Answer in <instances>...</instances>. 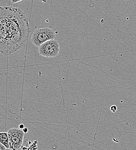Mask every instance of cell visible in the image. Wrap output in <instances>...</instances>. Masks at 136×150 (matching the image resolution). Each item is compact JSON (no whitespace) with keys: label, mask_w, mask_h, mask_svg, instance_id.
<instances>
[{"label":"cell","mask_w":136,"mask_h":150,"mask_svg":"<svg viewBox=\"0 0 136 150\" xmlns=\"http://www.w3.org/2000/svg\"><path fill=\"white\" fill-rule=\"evenodd\" d=\"M24 128V125L23 124H20L19 125L20 129H23V128Z\"/></svg>","instance_id":"cell-10"},{"label":"cell","mask_w":136,"mask_h":150,"mask_svg":"<svg viewBox=\"0 0 136 150\" xmlns=\"http://www.w3.org/2000/svg\"><path fill=\"white\" fill-rule=\"evenodd\" d=\"M0 143L4 145L6 149H9V141L7 132H0Z\"/></svg>","instance_id":"cell-5"},{"label":"cell","mask_w":136,"mask_h":150,"mask_svg":"<svg viewBox=\"0 0 136 150\" xmlns=\"http://www.w3.org/2000/svg\"><path fill=\"white\" fill-rule=\"evenodd\" d=\"M60 45L56 39L48 40L39 47V54L46 58H53L58 56L60 52Z\"/></svg>","instance_id":"cell-3"},{"label":"cell","mask_w":136,"mask_h":150,"mask_svg":"<svg viewBox=\"0 0 136 150\" xmlns=\"http://www.w3.org/2000/svg\"><path fill=\"white\" fill-rule=\"evenodd\" d=\"M29 22L20 8L0 6V53L11 55L26 44L29 34Z\"/></svg>","instance_id":"cell-1"},{"label":"cell","mask_w":136,"mask_h":150,"mask_svg":"<svg viewBox=\"0 0 136 150\" xmlns=\"http://www.w3.org/2000/svg\"><path fill=\"white\" fill-rule=\"evenodd\" d=\"M6 149L5 148V147L1 143H0V150H6Z\"/></svg>","instance_id":"cell-7"},{"label":"cell","mask_w":136,"mask_h":150,"mask_svg":"<svg viewBox=\"0 0 136 150\" xmlns=\"http://www.w3.org/2000/svg\"><path fill=\"white\" fill-rule=\"evenodd\" d=\"M55 38L56 33L52 28L49 27L41 28L34 31L31 38V40L34 46L39 47L45 42L55 39Z\"/></svg>","instance_id":"cell-2"},{"label":"cell","mask_w":136,"mask_h":150,"mask_svg":"<svg viewBox=\"0 0 136 150\" xmlns=\"http://www.w3.org/2000/svg\"><path fill=\"white\" fill-rule=\"evenodd\" d=\"M23 0H11V2L13 3V4H15V3H18V2H19L20 1H21Z\"/></svg>","instance_id":"cell-8"},{"label":"cell","mask_w":136,"mask_h":150,"mask_svg":"<svg viewBox=\"0 0 136 150\" xmlns=\"http://www.w3.org/2000/svg\"><path fill=\"white\" fill-rule=\"evenodd\" d=\"M23 132H24V133H27L28 131V129L27 128L24 127V128H23Z\"/></svg>","instance_id":"cell-9"},{"label":"cell","mask_w":136,"mask_h":150,"mask_svg":"<svg viewBox=\"0 0 136 150\" xmlns=\"http://www.w3.org/2000/svg\"><path fill=\"white\" fill-rule=\"evenodd\" d=\"M110 110L112 112H115L117 111V106L115 105H113V106H111V108H110Z\"/></svg>","instance_id":"cell-6"},{"label":"cell","mask_w":136,"mask_h":150,"mask_svg":"<svg viewBox=\"0 0 136 150\" xmlns=\"http://www.w3.org/2000/svg\"><path fill=\"white\" fill-rule=\"evenodd\" d=\"M10 150H18L21 147L24 133L21 129L18 128H11L8 131Z\"/></svg>","instance_id":"cell-4"}]
</instances>
